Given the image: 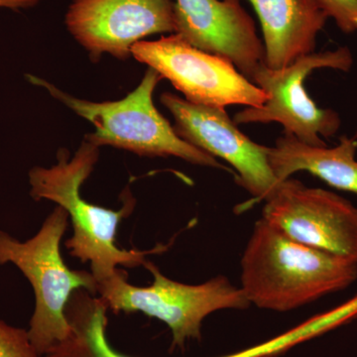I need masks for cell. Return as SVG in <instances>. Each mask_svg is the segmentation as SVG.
<instances>
[{
	"instance_id": "cell-14",
	"label": "cell",
	"mask_w": 357,
	"mask_h": 357,
	"mask_svg": "<svg viewBox=\"0 0 357 357\" xmlns=\"http://www.w3.org/2000/svg\"><path fill=\"white\" fill-rule=\"evenodd\" d=\"M107 310L100 296L84 289L76 291L66 309L69 333L45 357H129L115 351L107 340Z\"/></svg>"
},
{
	"instance_id": "cell-9",
	"label": "cell",
	"mask_w": 357,
	"mask_h": 357,
	"mask_svg": "<svg viewBox=\"0 0 357 357\" xmlns=\"http://www.w3.org/2000/svg\"><path fill=\"white\" fill-rule=\"evenodd\" d=\"M160 100L173 115L178 136L236 170V184L252 196L251 203L264 202L273 192L280 182L268 162L269 147L241 132L225 109L196 105L169 91Z\"/></svg>"
},
{
	"instance_id": "cell-2",
	"label": "cell",
	"mask_w": 357,
	"mask_h": 357,
	"mask_svg": "<svg viewBox=\"0 0 357 357\" xmlns=\"http://www.w3.org/2000/svg\"><path fill=\"white\" fill-rule=\"evenodd\" d=\"M100 147L84 140L70 159V153L61 148L58 163L50 168L33 167L28 174L30 196L35 201L48 199L67 211L72 222V237L65 245L70 256L91 264V274L96 282L107 280L116 273L119 266L135 267L144 265L146 256L166 251L167 245L151 250H126L115 243L117 230L124 218L134 210V198L124 192V204L121 210L89 203L81 196V188L98 163Z\"/></svg>"
},
{
	"instance_id": "cell-13",
	"label": "cell",
	"mask_w": 357,
	"mask_h": 357,
	"mask_svg": "<svg viewBox=\"0 0 357 357\" xmlns=\"http://www.w3.org/2000/svg\"><path fill=\"white\" fill-rule=\"evenodd\" d=\"M284 135L268 149V162L278 182L307 171L340 191L357 196V139L340 136L337 146H312Z\"/></svg>"
},
{
	"instance_id": "cell-1",
	"label": "cell",
	"mask_w": 357,
	"mask_h": 357,
	"mask_svg": "<svg viewBox=\"0 0 357 357\" xmlns=\"http://www.w3.org/2000/svg\"><path fill=\"white\" fill-rule=\"evenodd\" d=\"M356 279L357 263L298 243L263 218L241 258L244 296L269 311H292L344 290Z\"/></svg>"
},
{
	"instance_id": "cell-15",
	"label": "cell",
	"mask_w": 357,
	"mask_h": 357,
	"mask_svg": "<svg viewBox=\"0 0 357 357\" xmlns=\"http://www.w3.org/2000/svg\"><path fill=\"white\" fill-rule=\"evenodd\" d=\"M0 357H41L33 347L27 330L0 319Z\"/></svg>"
},
{
	"instance_id": "cell-18",
	"label": "cell",
	"mask_w": 357,
	"mask_h": 357,
	"mask_svg": "<svg viewBox=\"0 0 357 357\" xmlns=\"http://www.w3.org/2000/svg\"><path fill=\"white\" fill-rule=\"evenodd\" d=\"M354 139H357V128H356V133H354Z\"/></svg>"
},
{
	"instance_id": "cell-3",
	"label": "cell",
	"mask_w": 357,
	"mask_h": 357,
	"mask_svg": "<svg viewBox=\"0 0 357 357\" xmlns=\"http://www.w3.org/2000/svg\"><path fill=\"white\" fill-rule=\"evenodd\" d=\"M34 86H41L59 102L93 124L95 132L84 140L96 146H112L144 157H177L194 165L225 169L215 157L192 146L176 133L174 126L155 107L153 93L163 79L148 68L137 88L122 100L93 102L61 91L41 77L26 75Z\"/></svg>"
},
{
	"instance_id": "cell-6",
	"label": "cell",
	"mask_w": 357,
	"mask_h": 357,
	"mask_svg": "<svg viewBox=\"0 0 357 357\" xmlns=\"http://www.w3.org/2000/svg\"><path fill=\"white\" fill-rule=\"evenodd\" d=\"M354 56L347 47L303 56L280 70L262 65L253 75L251 83L263 89L267 102L260 107H246L234 114L236 126L278 122L284 133L312 146H328L323 137L331 138L340 130V114L335 110L321 109L307 95L305 81L319 69L349 72Z\"/></svg>"
},
{
	"instance_id": "cell-8",
	"label": "cell",
	"mask_w": 357,
	"mask_h": 357,
	"mask_svg": "<svg viewBox=\"0 0 357 357\" xmlns=\"http://www.w3.org/2000/svg\"><path fill=\"white\" fill-rule=\"evenodd\" d=\"M264 202L262 218L290 238L357 263V208L351 202L292 178Z\"/></svg>"
},
{
	"instance_id": "cell-10",
	"label": "cell",
	"mask_w": 357,
	"mask_h": 357,
	"mask_svg": "<svg viewBox=\"0 0 357 357\" xmlns=\"http://www.w3.org/2000/svg\"><path fill=\"white\" fill-rule=\"evenodd\" d=\"M174 6L175 0H73L65 23L93 62L102 54L126 60L146 37L175 33Z\"/></svg>"
},
{
	"instance_id": "cell-11",
	"label": "cell",
	"mask_w": 357,
	"mask_h": 357,
	"mask_svg": "<svg viewBox=\"0 0 357 357\" xmlns=\"http://www.w3.org/2000/svg\"><path fill=\"white\" fill-rule=\"evenodd\" d=\"M174 16V34L227 59L249 81L266 64L264 43L241 0H175Z\"/></svg>"
},
{
	"instance_id": "cell-17",
	"label": "cell",
	"mask_w": 357,
	"mask_h": 357,
	"mask_svg": "<svg viewBox=\"0 0 357 357\" xmlns=\"http://www.w3.org/2000/svg\"><path fill=\"white\" fill-rule=\"evenodd\" d=\"M40 0H0V8H8L11 10H22L36 6Z\"/></svg>"
},
{
	"instance_id": "cell-7",
	"label": "cell",
	"mask_w": 357,
	"mask_h": 357,
	"mask_svg": "<svg viewBox=\"0 0 357 357\" xmlns=\"http://www.w3.org/2000/svg\"><path fill=\"white\" fill-rule=\"evenodd\" d=\"M131 56L158 72L185 100L196 105L222 109L229 105L260 107L268 100L265 91L229 60L199 50L177 34L138 42Z\"/></svg>"
},
{
	"instance_id": "cell-12",
	"label": "cell",
	"mask_w": 357,
	"mask_h": 357,
	"mask_svg": "<svg viewBox=\"0 0 357 357\" xmlns=\"http://www.w3.org/2000/svg\"><path fill=\"white\" fill-rule=\"evenodd\" d=\"M257 14L264 40L266 64L280 70L314 53L325 27V13L314 0H248Z\"/></svg>"
},
{
	"instance_id": "cell-16",
	"label": "cell",
	"mask_w": 357,
	"mask_h": 357,
	"mask_svg": "<svg viewBox=\"0 0 357 357\" xmlns=\"http://www.w3.org/2000/svg\"><path fill=\"white\" fill-rule=\"evenodd\" d=\"M319 8L332 18L345 34L357 32V0H314Z\"/></svg>"
},
{
	"instance_id": "cell-4",
	"label": "cell",
	"mask_w": 357,
	"mask_h": 357,
	"mask_svg": "<svg viewBox=\"0 0 357 357\" xmlns=\"http://www.w3.org/2000/svg\"><path fill=\"white\" fill-rule=\"evenodd\" d=\"M68 220L67 211L58 206L24 243L0 230V265H15L34 290L35 309L27 333L41 356L67 337L66 309L73 294L84 289L98 295V282L91 272L70 269L61 255Z\"/></svg>"
},
{
	"instance_id": "cell-5",
	"label": "cell",
	"mask_w": 357,
	"mask_h": 357,
	"mask_svg": "<svg viewBox=\"0 0 357 357\" xmlns=\"http://www.w3.org/2000/svg\"><path fill=\"white\" fill-rule=\"evenodd\" d=\"M144 266L153 275L148 287L131 285L128 273L119 269L98 282L96 292L112 312H140L163 321L172 333L171 349H184L185 342L201 340L204 319L222 310H245L250 306L241 287L218 276L199 285L171 280L153 263Z\"/></svg>"
}]
</instances>
